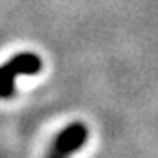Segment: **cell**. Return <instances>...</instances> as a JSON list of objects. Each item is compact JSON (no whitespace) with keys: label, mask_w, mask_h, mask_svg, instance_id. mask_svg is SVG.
Instances as JSON below:
<instances>
[{"label":"cell","mask_w":158,"mask_h":158,"mask_svg":"<svg viewBox=\"0 0 158 158\" xmlns=\"http://www.w3.org/2000/svg\"><path fill=\"white\" fill-rule=\"evenodd\" d=\"M88 138V131L83 123H72L64 127L53 140L52 149L46 158H66L68 155L77 153Z\"/></svg>","instance_id":"cell-2"},{"label":"cell","mask_w":158,"mask_h":158,"mask_svg":"<svg viewBox=\"0 0 158 158\" xmlns=\"http://www.w3.org/2000/svg\"><path fill=\"white\" fill-rule=\"evenodd\" d=\"M42 68V61L35 53H19L0 66V98L15 94V81L20 76H35Z\"/></svg>","instance_id":"cell-1"}]
</instances>
